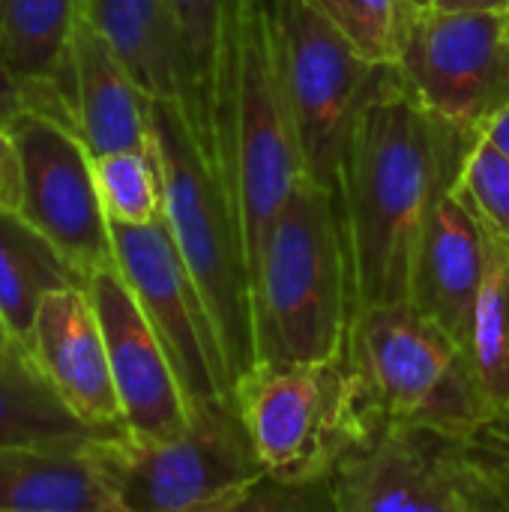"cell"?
<instances>
[{
	"label": "cell",
	"mask_w": 509,
	"mask_h": 512,
	"mask_svg": "<svg viewBox=\"0 0 509 512\" xmlns=\"http://www.w3.org/2000/svg\"><path fill=\"white\" fill-rule=\"evenodd\" d=\"M96 306L126 435L141 441L174 438L189 426V402L156 330L141 312L120 270H102L87 282Z\"/></svg>",
	"instance_id": "4fadbf2b"
},
{
	"label": "cell",
	"mask_w": 509,
	"mask_h": 512,
	"mask_svg": "<svg viewBox=\"0 0 509 512\" xmlns=\"http://www.w3.org/2000/svg\"><path fill=\"white\" fill-rule=\"evenodd\" d=\"M24 114H45L51 120H60L75 129L72 111L66 105V96L51 81H21L15 78L6 63L0 60V132H12V126Z\"/></svg>",
	"instance_id": "83f0119b"
},
{
	"label": "cell",
	"mask_w": 509,
	"mask_h": 512,
	"mask_svg": "<svg viewBox=\"0 0 509 512\" xmlns=\"http://www.w3.org/2000/svg\"><path fill=\"white\" fill-rule=\"evenodd\" d=\"M6 345H12V336H9V330H6V324L0 318V348H6Z\"/></svg>",
	"instance_id": "1f68e13d"
},
{
	"label": "cell",
	"mask_w": 509,
	"mask_h": 512,
	"mask_svg": "<svg viewBox=\"0 0 509 512\" xmlns=\"http://www.w3.org/2000/svg\"><path fill=\"white\" fill-rule=\"evenodd\" d=\"M411 3H414L417 9H429V6H432L435 0H411Z\"/></svg>",
	"instance_id": "d6a6232c"
},
{
	"label": "cell",
	"mask_w": 509,
	"mask_h": 512,
	"mask_svg": "<svg viewBox=\"0 0 509 512\" xmlns=\"http://www.w3.org/2000/svg\"><path fill=\"white\" fill-rule=\"evenodd\" d=\"M489 255L492 243L477 216L456 195V189L447 192L423 222L411 261L408 303L465 351L471 342Z\"/></svg>",
	"instance_id": "9a60e30c"
},
{
	"label": "cell",
	"mask_w": 509,
	"mask_h": 512,
	"mask_svg": "<svg viewBox=\"0 0 509 512\" xmlns=\"http://www.w3.org/2000/svg\"><path fill=\"white\" fill-rule=\"evenodd\" d=\"M63 512H126L123 507H114V510H63Z\"/></svg>",
	"instance_id": "836d02e7"
},
{
	"label": "cell",
	"mask_w": 509,
	"mask_h": 512,
	"mask_svg": "<svg viewBox=\"0 0 509 512\" xmlns=\"http://www.w3.org/2000/svg\"><path fill=\"white\" fill-rule=\"evenodd\" d=\"M9 135L21 162L18 213L51 240L84 282L102 270H114L111 222L99 198L93 156L81 135L45 114H24Z\"/></svg>",
	"instance_id": "7c38bea8"
},
{
	"label": "cell",
	"mask_w": 509,
	"mask_h": 512,
	"mask_svg": "<svg viewBox=\"0 0 509 512\" xmlns=\"http://www.w3.org/2000/svg\"><path fill=\"white\" fill-rule=\"evenodd\" d=\"M477 141V132L423 108L396 66L375 69L336 177L354 312L408 303L423 222L456 189Z\"/></svg>",
	"instance_id": "6da1fadb"
},
{
	"label": "cell",
	"mask_w": 509,
	"mask_h": 512,
	"mask_svg": "<svg viewBox=\"0 0 509 512\" xmlns=\"http://www.w3.org/2000/svg\"><path fill=\"white\" fill-rule=\"evenodd\" d=\"M81 15L114 48L150 99L177 102L219 171L216 138L168 0H78Z\"/></svg>",
	"instance_id": "2e32d148"
},
{
	"label": "cell",
	"mask_w": 509,
	"mask_h": 512,
	"mask_svg": "<svg viewBox=\"0 0 509 512\" xmlns=\"http://www.w3.org/2000/svg\"><path fill=\"white\" fill-rule=\"evenodd\" d=\"M330 480L339 512H509V414L468 429L381 420Z\"/></svg>",
	"instance_id": "277c9868"
},
{
	"label": "cell",
	"mask_w": 509,
	"mask_h": 512,
	"mask_svg": "<svg viewBox=\"0 0 509 512\" xmlns=\"http://www.w3.org/2000/svg\"><path fill=\"white\" fill-rule=\"evenodd\" d=\"M21 204V162L9 132H0V210H18Z\"/></svg>",
	"instance_id": "f1b7e54d"
},
{
	"label": "cell",
	"mask_w": 509,
	"mask_h": 512,
	"mask_svg": "<svg viewBox=\"0 0 509 512\" xmlns=\"http://www.w3.org/2000/svg\"><path fill=\"white\" fill-rule=\"evenodd\" d=\"M90 438L111 435L93 432L63 405L27 348H0V450Z\"/></svg>",
	"instance_id": "ffe728a7"
},
{
	"label": "cell",
	"mask_w": 509,
	"mask_h": 512,
	"mask_svg": "<svg viewBox=\"0 0 509 512\" xmlns=\"http://www.w3.org/2000/svg\"><path fill=\"white\" fill-rule=\"evenodd\" d=\"M198 512H339L333 480H279L261 474L249 486Z\"/></svg>",
	"instance_id": "4316f807"
},
{
	"label": "cell",
	"mask_w": 509,
	"mask_h": 512,
	"mask_svg": "<svg viewBox=\"0 0 509 512\" xmlns=\"http://www.w3.org/2000/svg\"><path fill=\"white\" fill-rule=\"evenodd\" d=\"M261 363H330L348 354L354 288L336 189L303 177L252 276Z\"/></svg>",
	"instance_id": "3957f363"
},
{
	"label": "cell",
	"mask_w": 509,
	"mask_h": 512,
	"mask_svg": "<svg viewBox=\"0 0 509 512\" xmlns=\"http://www.w3.org/2000/svg\"><path fill=\"white\" fill-rule=\"evenodd\" d=\"M396 69L423 108L480 135L509 102V9H417Z\"/></svg>",
	"instance_id": "30bf717a"
},
{
	"label": "cell",
	"mask_w": 509,
	"mask_h": 512,
	"mask_svg": "<svg viewBox=\"0 0 509 512\" xmlns=\"http://www.w3.org/2000/svg\"><path fill=\"white\" fill-rule=\"evenodd\" d=\"M435 9H509V0H435Z\"/></svg>",
	"instance_id": "4dcf8cb0"
},
{
	"label": "cell",
	"mask_w": 509,
	"mask_h": 512,
	"mask_svg": "<svg viewBox=\"0 0 509 512\" xmlns=\"http://www.w3.org/2000/svg\"><path fill=\"white\" fill-rule=\"evenodd\" d=\"M480 138H483L486 144H492L501 156H507L509 159V102L498 111V114H492V117L486 120V126L480 129Z\"/></svg>",
	"instance_id": "f546056e"
},
{
	"label": "cell",
	"mask_w": 509,
	"mask_h": 512,
	"mask_svg": "<svg viewBox=\"0 0 509 512\" xmlns=\"http://www.w3.org/2000/svg\"><path fill=\"white\" fill-rule=\"evenodd\" d=\"M30 354L54 393L84 426L99 435L126 432L105 333L87 288H66L45 297Z\"/></svg>",
	"instance_id": "5bb4252c"
},
{
	"label": "cell",
	"mask_w": 509,
	"mask_h": 512,
	"mask_svg": "<svg viewBox=\"0 0 509 512\" xmlns=\"http://www.w3.org/2000/svg\"><path fill=\"white\" fill-rule=\"evenodd\" d=\"M99 441H63L0 450V512L114 510L120 507Z\"/></svg>",
	"instance_id": "ac0fdd59"
},
{
	"label": "cell",
	"mask_w": 509,
	"mask_h": 512,
	"mask_svg": "<svg viewBox=\"0 0 509 512\" xmlns=\"http://www.w3.org/2000/svg\"><path fill=\"white\" fill-rule=\"evenodd\" d=\"M456 195L477 216L486 237L509 252V159L501 156L483 138L474 144L462 177L456 183Z\"/></svg>",
	"instance_id": "484cf974"
},
{
	"label": "cell",
	"mask_w": 509,
	"mask_h": 512,
	"mask_svg": "<svg viewBox=\"0 0 509 512\" xmlns=\"http://www.w3.org/2000/svg\"><path fill=\"white\" fill-rule=\"evenodd\" d=\"M273 45L306 177L336 189L339 162L375 69L306 0H270Z\"/></svg>",
	"instance_id": "9c48e42d"
},
{
	"label": "cell",
	"mask_w": 509,
	"mask_h": 512,
	"mask_svg": "<svg viewBox=\"0 0 509 512\" xmlns=\"http://www.w3.org/2000/svg\"><path fill=\"white\" fill-rule=\"evenodd\" d=\"M78 0H0V60L21 81H51L69 102ZM72 111V108H69Z\"/></svg>",
	"instance_id": "44dd1931"
},
{
	"label": "cell",
	"mask_w": 509,
	"mask_h": 512,
	"mask_svg": "<svg viewBox=\"0 0 509 512\" xmlns=\"http://www.w3.org/2000/svg\"><path fill=\"white\" fill-rule=\"evenodd\" d=\"M153 147L168 231L213 318L234 387L258 366L252 270L234 204L177 102L153 99Z\"/></svg>",
	"instance_id": "5b68a950"
},
{
	"label": "cell",
	"mask_w": 509,
	"mask_h": 512,
	"mask_svg": "<svg viewBox=\"0 0 509 512\" xmlns=\"http://www.w3.org/2000/svg\"><path fill=\"white\" fill-rule=\"evenodd\" d=\"M93 171L111 225H153L165 216V189L156 147L96 156Z\"/></svg>",
	"instance_id": "cb8c5ba5"
},
{
	"label": "cell",
	"mask_w": 509,
	"mask_h": 512,
	"mask_svg": "<svg viewBox=\"0 0 509 512\" xmlns=\"http://www.w3.org/2000/svg\"><path fill=\"white\" fill-rule=\"evenodd\" d=\"M69 108L93 159L153 150V99L81 9L69 48Z\"/></svg>",
	"instance_id": "e0dca14e"
},
{
	"label": "cell",
	"mask_w": 509,
	"mask_h": 512,
	"mask_svg": "<svg viewBox=\"0 0 509 512\" xmlns=\"http://www.w3.org/2000/svg\"><path fill=\"white\" fill-rule=\"evenodd\" d=\"M99 456L126 512H198L264 474L234 399L192 408L174 438H102Z\"/></svg>",
	"instance_id": "ba28073f"
},
{
	"label": "cell",
	"mask_w": 509,
	"mask_h": 512,
	"mask_svg": "<svg viewBox=\"0 0 509 512\" xmlns=\"http://www.w3.org/2000/svg\"><path fill=\"white\" fill-rule=\"evenodd\" d=\"M117 270L135 294L177 372L189 411L231 399V375L213 318L174 246L165 216L153 225H111Z\"/></svg>",
	"instance_id": "8fae6325"
},
{
	"label": "cell",
	"mask_w": 509,
	"mask_h": 512,
	"mask_svg": "<svg viewBox=\"0 0 509 512\" xmlns=\"http://www.w3.org/2000/svg\"><path fill=\"white\" fill-rule=\"evenodd\" d=\"M234 408L264 474L318 480L381 423L345 357L330 363H261L234 384Z\"/></svg>",
	"instance_id": "8992f818"
},
{
	"label": "cell",
	"mask_w": 509,
	"mask_h": 512,
	"mask_svg": "<svg viewBox=\"0 0 509 512\" xmlns=\"http://www.w3.org/2000/svg\"><path fill=\"white\" fill-rule=\"evenodd\" d=\"M66 288H87V282L18 210H0V318L15 345L33 348L45 297Z\"/></svg>",
	"instance_id": "d6986e66"
},
{
	"label": "cell",
	"mask_w": 509,
	"mask_h": 512,
	"mask_svg": "<svg viewBox=\"0 0 509 512\" xmlns=\"http://www.w3.org/2000/svg\"><path fill=\"white\" fill-rule=\"evenodd\" d=\"M468 360L489 411L509 414V252L495 243L474 312Z\"/></svg>",
	"instance_id": "7402d4cb"
},
{
	"label": "cell",
	"mask_w": 509,
	"mask_h": 512,
	"mask_svg": "<svg viewBox=\"0 0 509 512\" xmlns=\"http://www.w3.org/2000/svg\"><path fill=\"white\" fill-rule=\"evenodd\" d=\"M348 360L387 423L468 429L492 417L468 351L411 303L354 312Z\"/></svg>",
	"instance_id": "52a82bcc"
},
{
	"label": "cell",
	"mask_w": 509,
	"mask_h": 512,
	"mask_svg": "<svg viewBox=\"0 0 509 512\" xmlns=\"http://www.w3.org/2000/svg\"><path fill=\"white\" fill-rule=\"evenodd\" d=\"M372 66H396L417 6L411 0H306Z\"/></svg>",
	"instance_id": "603a6c76"
},
{
	"label": "cell",
	"mask_w": 509,
	"mask_h": 512,
	"mask_svg": "<svg viewBox=\"0 0 509 512\" xmlns=\"http://www.w3.org/2000/svg\"><path fill=\"white\" fill-rule=\"evenodd\" d=\"M168 3L177 18L186 57L195 72L201 102H204V111L210 117V129L216 138V69H219L231 15L240 0H168ZM216 159H219V144H216Z\"/></svg>",
	"instance_id": "d4e9b609"
},
{
	"label": "cell",
	"mask_w": 509,
	"mask_h": 512,
	"mask_svg": "<svg viewBox=\"0 0 509 512\" xmlns=\"http://www.w3.org/2000/svg\"><path fill=\"white\" fill-rule=\"evenodd\" d=\"M216 144L255 276L279 213L306 177L279 78L270 0H240L231 15L216 69Z\"/></svg>",
	"instance_id": "7a4b0ae2"
}]
</instances>
